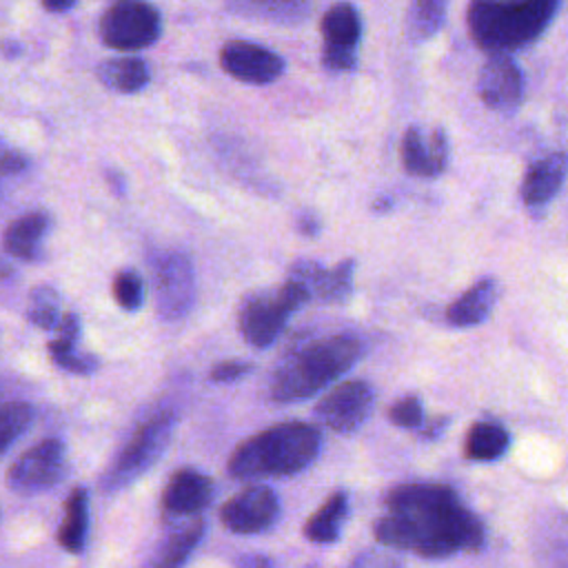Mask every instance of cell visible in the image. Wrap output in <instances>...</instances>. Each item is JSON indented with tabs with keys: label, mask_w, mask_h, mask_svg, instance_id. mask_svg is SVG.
<instances>
[{
	"label": "cell",
	"mask_w": 568,
	"mask_h": 568,
	"mask_svg": "<svg viewBox=\"0 0 568 568\" xmlns=\"http://www.w3.org/2000/svg\"><path fill=\"white\" fill-rule=\"evenodd\" d=\"M388 515L377 519L375 537L384 546L442 559L484 546V524L442 484H404L386 497Z\"/></svg>",
	"instance_id": "cell-1"
},
{
	"label": "cell",
	"mask_w": 568,
	"mask_h": 568,
	"mask_svg": "<svg viewBox=\"0 0 568 568\" xmlns=\"http://www.w3.org/2000/svg\"><path fill=\"white\" fill-rule=\"evenodd\" d=\"M322 435L313 424H275L242 442L229 459V475L235 479L284 477L304 470L315 462Z\"/></svg>",
	"instance_id": "cell-2"
},
{
	"label": "cell",
	"mask_w": 568,
	"mask_h": 568,
	"mask_svg": "<svg viewBox=\"0 0 568 568\" xmlns=\"http://www.w3.org/2000/svg\"><path fill=\"white\" fill-rule=\"evenodd\" d=\"M561 0H473L466 13L475 44L488 53H508L537 40Z\"/></svg>",
	"instance_id": "cell-3"
},
{
	"label": "cell",
	"mask_w": 568,
	"mask_h": 568,
	"mask_svg": "<svg viewBox=\"0 0 568 568\" xmlns=\"http://www.w3.org/2000/svg\"><path fill=\"white\" fill-rule=\"evenodd\" d=\"M362 355V344L353 335H331L295 348L271 377L275 402H297L346 373Z\"/></svg>",
	"instance_id": "cell-4"
},
{
	"label": "cell",
	"mask_w": 568,
	"mask_h": 568,
	"mask_svg": "<svg viewBox=\"0 0 568 568\" xmlns=\"http://www.w3.org/2000/svg\"><path fill=\"white\" fill-rule=\"evenodd\" d=\"M311 300V293L297 280H286L273 291H262L248 295L237 313V326L242 337L255 346H271L282 333L291 313Z\"/></svg>",
	"instance_id": "cell-5"
},
{
	"label": "cell",
	"mask_w": 568,
	"mask_h": 568,
	"mask_svg": "<svg viewBox=\"0 0 568 568\" xmlns=\"http://www.w3.org/2000/svg\"><path fill=\"white\" fill-rule=\"evenodd\" d=\"M173 426L175 415L171 410H160L144 419L106 468L102 479L104 490H118L122 486H129L133 479L146 473L162 457L171 439Z\"/></svg>",
	"instance_id": "cell-6"
},
{
	"label": "cell",
	"mask_w": 568,
	"mask_h": 568,
	"mask_svg": "<svg viewBox=\"0 0 568 568\" xmlns=\"http://www.w3.org/2000/svg\"><path fill=\"white\" fill-rule=\"evenodd\" d=\"M98 33L104 47L113 51H142L162 36V16L146 0L113 2L100 18Z\"/></svg>",
	"instance_id": "cell-7"
},
{
	"label": "cell",
	"mask_w": 568,
	"mask_h": 568,
	"mask_svg": "<svg viewBox=\"0 0 568 568\" xmlns=\"http://www.w3.org/2000/svg\"><path fill=\"white\" fill-rule=\"evenodd\" d=\"M151 264L158 315L164 322L182 320L195 302V275L189 257L180 251H162Z\"/></svg>",
	"instance_id": "cell-8"
},
{
	"label": "cell",
	"mask_w": 568,
	"mask_h": 568,
	"mask_svg": "<svg viewBox=\"0 0 568 568\" xmlns=\"http://www.w3.org/2000/svg\"><path fill=\"white\" fill-rule=\"evenodd\" d=\"M322 64L331 71H353L357 67V44L362 38V18L355 4H331L320 22Z\"/></svg>",
	"instance_id": "cell-9"
},
{
	"label": "cell",
	"mask_w": 568,
	"mask_h": 568,
	"mask_svg": "<svg viewBox=\"0 0 568 568\" xmlns=\"http://www.w3.org/2000/svg\"><path fill=\"white\" fill-rule=\"evenodd\" d=\"M67 473L64 444L47 437L27 448L9 468L7 484L16 493H38L58 484Z\"/></svg>",
	"instance_id": "cell-10"
},
{
	"label": "cell",
	"mask_w": 568,
	"mask_h": 568,
	"mask_svg": "<svg viewBox=\"0 0 568 568\" xmlns=\"http://www.w3.org/2000/svg\"><path fill=\"white\" fill-rule=\"evenodd\" d=\"M375 408V393L364 379H348L326 393L315 406V417L331 430H357Z\"/></svg>",
	"instance_id": "cell-11"
},
{
	"label": "cell",
	"mask_w": 568,
	"mask_h": 568,
	"mask_svg": "<svg viewBox=\"0 0 568 568\" xmlns=\"http://www.w3.org/2000/svg\"><path fill=\"white\" fill-rule=\"evenodd\" d=\"M220 67L244 84H271L284 73V60L268 47L248 40H231L220 51Z\"/></svg>",
	"instance_id": "cell-12"
},
{
	"label": "cell",
	"mask_w": 568,
	"mask_h": 568,
	"mask_svg": "<svg viewBox=\"0 0 568 568\" xmlns=\"http://www.w3.org/2000/svg\"><path fill=\"white\" fill-rule=\"evenodd\" d=\"M280 515V499L266 486H248L224 501L220 508L222 524L237 535L264 532Z\"/></svg>",
	"instance_id": "cell-13"
},
{
	"label": "cell",
	"mask_w": 568,
	"mask_h": 568,
	"mask_svg": "<svg viewBox=\"0 0 568 568\" xmlns=\"http://www.w3.org/2000/svg\"><path fill=\"white\" fill-rule=\"evenodd\" d=\"M481 102L499 113H513L524 98V75L510 53H490L477 78Z\"/></svg>",
	"instance_id": "cell-14"
},
{
	"label": "cell",
	"mask_w": 568,
	"mask_h": 568,
	"mask_svg": "<svg viewBox=\"0 0 568 568\" xmlns=\"http://www.w3.org/2000/svg\"><path fill=\"white\" fill-rule=\"evenodd\" d=\"M404 171L415 178H437L448 164V135L444 129H433L424 138L419 126H408L402 138Z\"/></svg>",
	"instance_id": "cell-15"
},
{
	"label": "cell",
	"mask_w": 568,
	"mask_h": 568,
	"mask_svg": "<svg viewBox=\"0 0 568 568\" xmlns=\"http://www.w3.org/2000/svg\"><path fill=\"white\" fill-rule=\"evenodd\" d=\"M353 260H344L333 268H324L313 260H297L291 266L288 277L304 284L311 297L322 302H344L353 291Z\"/></svg>",
	"instance_id": "cell-16"
},
{
	"label": "cell",
	"mask_w": 568,
	"mask_h": 568,
	"mask_svg": "<svg viewBox=\"0 0 568 568\" xmlns=\"http://www.w3.org/2000/svg\"><path fill=\"white\" fill-rule=\"evenodd\" d=\"M213 499V481L195 468H182L173 473L164 493L162 506L169 515L189 517L200 513Z\"/></svg>",
	"instance_id": "cell-17"
},
{
	"label": "cell",
	"mask_w": 568,
	"mask_h": 568,
	"mask_svg": "<svg viewBox=\"0 0 568 568\" xmlns=\"http://www.w3.org/2000/svg\"><path fill=\"white\" fill-rule=\"evenodd\" d=\"M568 178V153H550L537 160L521 180V200L528 206H544L550 202Z\"/></svg>",
	"instance_id": "cell-18"
},
{
	"label": "cell",
	"mask_w": 568,
	"mask_h": 568,
	"mask_svg": "<svg viewBox=\"0 0 568 568\" xmlns=\"http://www.w3.org/2000/svg\"><path fill=\"white\" fill-rule=\"evenodd\" d=\"M226 9L240 18L293 27L306 20L313 0H224Z\"/></svg>",
	"instance_id": "cell-19"
},
{
	"label": "cell",
	"mask_w": 568,
	"mask_h": 568,
	"mask_svg": "<svg viewBox=\"0 0 568 568\" xmlns=\"http://www.w3.org/2000/svg\"><path fill=\"white\" fill-rule=\"evenodd\" d=\"M202 535H204V521L200 517L175 526L162 539V544H158L149 552L144 568H182L189 555L197 548Z\"/></svg>",
	"instance_id": "cell-20"
},
{
	"label": "cell",
	"mask_w": 568,
	"mask_h": 568,
	"mask_svg": "<svg viewBox=\"0 0 568 568\" xmlns=\"http://www.w3.org/2000/svg\"><path fill=\"white\" fill-rule=\"evenodd\" d=\"M49 224L51 220L42 211H31L20 215L4 231V251L11 257L24 260V262L40 257V246L49 231Z\"/></svg>",
	"instance_id": "cell-21"
},
{
	"label": "cell",
	"mask_w": 568,
	"mask_h": 568,
	"mask_svg": "<svg viewBox=\"0 0 568 568\" xmlns=\"http://www.w3.org/2000/svg\"><path fill=\"white\" fill-rule=\"evenodd\" d=\"M95 78L109 91L129 95L142 91L149 84L151 71L149 64L138 55H118L100 62L95 67Z\"/></svg>",
	"instance_id": "cell-22"
},
{
	"label": "cell",
	"mask_w": 568,
	"mask_h": 568,
	"mask_svg": "<svg viewBox=\"0 0 568 568\" xmlns=\"http://www.w3.org/2000/svg\"><path fill=\"white\" fill-rule=\"evenodd\" d=\"M497 300V284L493 277H484L475 282L468 291H464L448 308L446 320L453 326L466 328L484 322Z\"/></svg>",
	"instance_id": "cell-23"
},
{
	"label": "cell",
	"mask_w": 568,
	"mask_h": 568,
	"mask_svg": "<svg viewBox=\"0 0 568 568\" xmlns=\"http://www.w3.org/2000/svg\"><path fill=\"white\" fill-rule=\"evenodd\" d=\"M348 513V495L344 490H335L326 497V501L308 517L304 524V535L313 544H331L339 537L344 519Z\"/></svg>",
	"instance_id": "cell-24"
},
{
	"label": "cell",
	"mask_w": 568,
	"mask_h": 568,
	"mask_svg": "<svg viewBox=\"0 0 568 568\" xmlns=\"http://www.w3.org/2000/svg\"><path fill=\"white\" fill-rule=\"evenodd\" d=\"M89 530V499L82 486L73 488L64 501V517L58 528V544L67 552H82Z\"/></svg>",
	"instance_id": "cell-25"
},
{
	"label": "cell",
	"mask_w": 568,
	"mask_h": 568,
	"mask_svg": "<svg viewBox=\"0 0 568 568\" xmlns=\"http://www.w3.org/2000/svg\"><path fill=\"white\" fill-rule=\"evenodd\" d=\"M510 446L508 430L497 422H477L470 426L464 453L473 462H493L499 459Z\"/></svg>",
	"instance_id": "cell-26"
},
{
	"label": "cell",
	"mask_w": 568,
	"mask_h": 568,
	"mask_svg": "<svg viewBox=\"0 0 568 568\" xmlns=\"http://www.w3.org/2000/svg\"><path fill=\"white\" fill-rule=\"evenodd\" d=\"M450 0H410L406 33L413 44L430 40L444 24Z\"/></svg>",
	"instance_id": "cell-27"
},
{
	"label": "cell",
	"mask_w": 568,
	"mask_h": 568,
	"mask_svg": "<svg viewBox=\"0 0 568 568\" xmlns=\"http://www.w3.org/2000/svg\"><path fill=\"white\" fill-rule=\"evenodd\" d=\"M544 568H568V515L552 513L541 541Z\"/></svg>",
	"instance_id": "cell-28"
},
{
	"label": "cell",
	"mask_w": 568,
	"mask_h": 568,
	"mask_svg": "<svg viewBox=\"0 0 568 568\" xmlns=\"http://www.w3.org/2000/svg\"><path fill=\"white\" fill-rule=\"evenodd\" d=\"M33 406L27 402H4L0 408V450L7 453L9 446L31 426Z\"/></svg>",
	"instance_id": "cell-29"
},
{
	"label": "cell",
	"mask_w": 568,
	"mask_h": 568,
	"mask_svg": "<svg viewBox=\"0 0 568 568\" xmlns=\"http://www.w3.org/2000/svg\"><path fill=\"white\" fill-rule=\"evenodd\" d=\"M27 317L31 324L38 328H53L60 324V313H58V293L51 286H38L29 295V306H27Z\"/></svg>",
	"instance_id": "cell-30"
},
{
	"label": "cell",
	"mask_w": 568,
	"mask_h": 568,
	"mask_svg": "<svg viewBox=\"0 0 568 568\" xmlns=\"http://www.w3.org/2000/svg\"><path fill=\"white\" fill-rule=\"evenodd\" d=\"M111 291H113L115 302L124 311H138L142 306V302H144V282H142V277L133 268L120 271L113 277Z\"/></svg>",
	"instance_id": "cell-31"
},
{
	"label": "cell",
	"mask_w": 568,
	"mask_h": 568,
	"mask_svg": "<svg viewBox=\"0 0 568 568\" xmlns=\"http://www.w3.org/2000/svg\"><path fill=\"white\" fill-rule=\"evenodd\" d=\"M49 355L60 368H64L73 375H89L98 368V357L80 353L78 346H60V344L49 342Z\"/></svg>",
	"instance_id": "cell-32"
},
{
	"label": "cell",
	"mask_w": 568,
	"mask_h": 568,
	"mask_svg": "<svg viewBox=\"0 0 568 568\" xmlns=\"http://www.w3.org/2000/svg\"><path fill=\"white\" fill-rule=\"evenodd\" d=\"M388 419H390V424H395L399 428H415V426H419L424 422L422 402L415 395L397 399L390 406V410H388Z\"/></svg>",
	"instance_id": "cell-33"
},
{
	"label": "cell",
	"mask_w": 568,
	"mask_h": 568,
	"mask_svg": "<svg viewBox=\"0 0 568 568\" xmlns=\"http://www.w3.org/2000/svg\"><path fill=\"white\" fill-rule=\"evenodd\" d=\"M251 371H253V366H251L248 362H242V359H226V362L215 364V366L211 368L209 377H211L213 382H235V379H240L242 375H246V373H251Z\"/></svg>",
	"instance_id": "cell-34"
},
{
	"label": "cell",
	"mask_w": 568,
	"mask_h": 568,
	"mask_svg": "<svg viewBox=\"0 0 568 568\" xmlns=\"http://www.w3.org/2000/svg\"><path fill=\"white\" fill-rule=\"evenodd\" d=\"M351 568H402V564L388 552L366 550L353 559Z\"/></svg>",
	"instance_id": "cell-35"
},
{
	"label": "cell",
	"mask_w": 568,
	"mask_h": 568,
	"mask_svg": "<svg viewBox=\"0 0 568 568\" xmlns=\"http://www.w3.org/2000/svg\"><path fill=\"white\" fill-rule=\"evenodd\" d=\"M27 166H29V158L22 151L4 146V151H2V175L22 173Z\"/></svg>",
	"instance_id": "cell-36"
},
{
	"label": "cell",
	"mask_w": 568,
	"mask_h": 568,
	"mask_svg": "<svg viewBox=\"0 0 568 568\" xmlns=\"http://www.w3.org/2000/svg\"><path fill=\"white\" fill-rule=\"evenodd\" d=\"M297 231L306 237H315L320 233V220L315 213L311 211H304L297 215Z\"/></svg>",
	"instance_id": "cell-37"
},
{
	"label": "cell",
	"mask_w": 568,
	"mask_h": 568,
	"mask_svg": "<svg viewBox=\"0 0 568 568\" xmlns=\"http://www.w3.org/2000/svg\"><path fill=\"white\" fill-rule=\"evenodd\" d=\"M104 178H106V184L111 186V191H113L118 197H122V195L126 193V180H124L122 173H118V171H113V169H106V171H104Z\"/></svg>",
	"instance_id": "cell-38"
},
{
	"label": "cell",
	"mask_w": 568,
	"mask_h": 568,
	"mask_svg": "<svg viewBox=\"0 0 568 568\" xmlns=\"http://www.w3.org/2000/svg\"><path fill=\"white\" fill-rule=\"evenodd\" d=\"M235 568H271V559L264 555H242Z\"/></svg>",
	"instance_id": "cell-39"
},
{
	"label": "cell",
	"mask_w": 568,
	"mask_h": 568,
	"mask_svg": "<svg viewBox=\"0 0 568 568\" xmlns=\"http://www.w3.org/2000/svg\"><path fill=\"white\" fill-rule=\"evenodd\" d=\"M78 0H40V4L51 13H64L75 7Z\"/></svg>",
	"instance_id": "cell-40"
},
{
	"label": "cell",
	"mask_w": 568,
	"mask_h": 568,
	"mask_svg": "<svg viewBox=\"0 0 568 568\" xmlns=\"http://www.w3.org/2000/svg\"><path fill=\"white\" fill-rule=\"evenodd\" d=\"M444 426H446V419L437 417L433 424H428V426L424 428V433H422V435H424V437H435V435H437V433H439Z\"/></svg>",
	"instance_id": "cell-41"
},
{
	"label": "cell",
	"mask_w": 568,
	"mask_h": 568,
	"mask_svg": "<svg viewBox=\"0 0 568 568\" xmlns=\"http://www.w3.org/2000/svg\"><path fill=\"white\" fill-rule=\"evenodd\" d=\"M393 206V200L390 197H379V200H375V204H373V209L377 211V213H384V211H388Z\"/></svg>",
	"instance_id": "cell-42"
},
{
	"label": "cell",
	"mask_w": 568,
	"mask_h": 568,
	"mask_svg": "<svg viewBox=\"0 0 568 568\" xmlns=\"http://www.w3.org/2000/svg\"><path fill=\"white\" fill-rule=\"evenodd\" d=\"M113 2H124V0H113Z\"/></svg>",
	"instance_id": "cell-43"
}]
</instances>
